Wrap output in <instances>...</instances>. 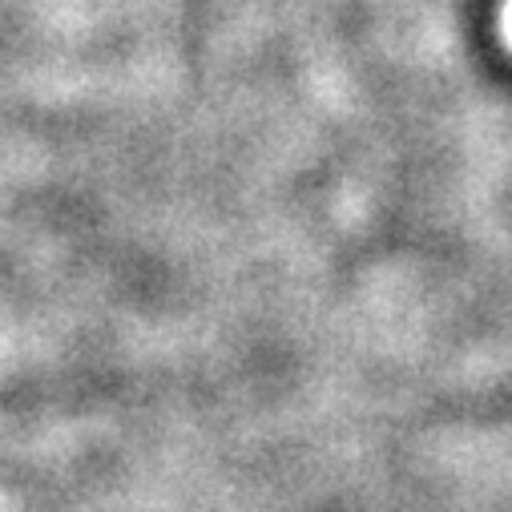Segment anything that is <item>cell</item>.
I'll use <instances>...</instances> for the list:
<instances>
[{"instance_id":"cell-1","label":"cell","mask_w":512,"mask_h":512,"mask_svg":"<svg viewBox=\"0 0 512 512\" xmlns=\"http://www.w3.org/2000/svg\"><path fill=\"white\" fill-rule=\"evenodd\" d=\"M504 29H508V37H512V5H508V13H504Z\"/></svg>"}]
</instances>
